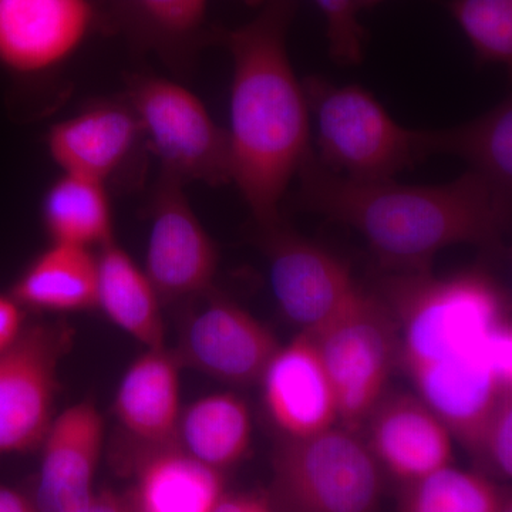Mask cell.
Segmentation results:
<instances>
[{
    "mask_svg": "<svg viewBox=\"0 0 512 512\" xmlns=\"http://www.w3.org/2000/svg\"><path fill=\"white\" fill-rule=\"evenodd\" d=\"M373 456L407 483L450 466L451 433L427 404L409 394L377 404L370 424Z\"/></svg>",
    "mask_w": 512,
    "mask_h": 512,
    "instance_id": "cell-18",
    "label": "cell"
},
{
    "mask_svg": "<svg viewBox=\"0 0 512 512\" xmlns=\"http://www.w3.org/2000/svg\"><path fill=\"white\" fill-rule=\"evenodd\" d=\"M429 156L446 154L466 161L501 201L512 198V100L503 101L477 119L458 126L426 130Z\"/></svg>",
    "mask_w": 512,
    "mask_h": 512,
    "instance_id": "cell-21",
    "label": "cell"
},
{
    "mask_svg": "<svg viewBox=\"0 0 512 512\" xmlns=\"http://www.w3.org/2000/svg\"><path fill=\"white\" fill-rule=\"evenodd\" d=\"M184 188L183 181L161 173L151 198L144 272L165 298L205 291L217 274V247L192 210Z\"/></svg>",
    "mask_w": 512,
    "mask_h": 512,
    "instance_id": "cell-12",
    "label": "cell"
},
{
    "mask_svg": "<svg viewBox=\"0 0 512 512\" xmlns=\"http://www.w3.org/2000/svg\"><path fill=\"white\" fill-rule=\"evenodd\" d=\"M390 284L403 320L407 369L480 352L508 320L503 291L483 271L441 279L410 272Z\"/></svg>",
    "mask_w": 512,
    "mask_h": 512,
    "instance_id": "cell-4",
    "label": "cell"
},
{
    "mask_svg": "<svg viewBox=\"0 0 512 512\" xmlns=\"http://www.w3.org/2000/svg\"><path fill=\"white\" fill-rule=\"evenodd\" d=\"M261 380L266 409L291 439L328 430L339 419L332 382L305 332L279 348Z\"/></svg>",
    "mask_w": 512,
    "mask_h": 512,
    "instance_id": "cell-16",
    "label": "cell"
},
{
    "mask_svg": "<svg viewBox=\"0 0 512 512\" xmlns=\"http://www.w3.org/2000/svg\"><path fill=\"white\" fill-rule=\"evenodd\" d=\"M22 332V312L12 296L0 295V353L8 349Z\"/></svg>",
    "mask_w": 512,
    "mask_h": 512,
    "instance_id": "cell-30",
    "label": "cell"
},
{
    "mask_svg": "<svg viewBox=\"0 0 512 512\" xmlns=\"http://www.w3.org/2000/svg\"><path fill=\"white\" fill-rule=\"evenodd\" d=\"M500 512H512V505H511L510 498H508V500L505 501L503 510H501Z\"/></svg>",
    "mask_w": 512,
    "mask_h": 512,
    "instance_id": "cell-36",
    "label": "cell"
},
{
    "mask_svg": "<svg viewBox=\"0 0 512 512\" xmlns=\"http://www.w3.org/2000/svg\"><path fill=\"white\" fill-rule=\"evenodd\" d=\"M20 306L73 312L96 306L97 255L92 249L53 244L28 266L12 289Z\"/></svg>",
    "mask_w": 512,
    "mask_h": 512,
    "instance_id": "cell-22",
    "label": "cell"
},
{
    "mask_svg": "<svg viewBox=\"0 0 512 512\" xmlns=\"http://www.w3.org/2000/svg\"><path fill=\"white\" fill-rule=\"evenodd\" d=\"M275 484L299 512H373L382 480L376 457L346 430L288 439L275 456Z\"/></svg>",
    "mask_w": 512,
    "mask_h": 512,
    "instance_id": "cell-6",
    "label": "cell"
},
{
    "mask_svg": "<svg viewBox=\"0 0 512 512\" xmlns=\"http://www.w3.org/2000/svg\"><path fill=\"white\" fill-rule=\"evenodd\" d=\"M211 512H272L269 505L255 497H222Z\"/></svg>",
    "mask_w": 512,
    "mask_h": 512,
    "instance_id": "cell-31",
    "label": "cell"
},
{
    "mask_svg": "<svg viewBox=\"0 0 512 512\" xmlns=\"http://www.w3.org/2000/svg\"><path fill=\"white\" fill-rule=\"evenodd\" d=\"M221 498L220 471L185 451H168L141 470L136 512H211Z\"/></svg>",
    "mask_w": 512,
    "mask_h": 512,
    "instance_id": "cell-24",
    "label": "cell"
},
{
    "mask_svg": "<svg viewBox=\"0 0 512 512\" xmlns=\"http://www.w3.org/2000/svg\"><path fill=\"white\" fill-rule=\"evenodd\" d=\"M185 453L205 466L238 463L251 443L252 423L247 404L231 393L212 394L192 403L178 421Z\"/></svg>",
    "mask_w": 512,
    "mask_h": 512,
    "instance_id": "cell-25",
    "label": "cell"
},
{
    "mask_svg": "<svg viewBox=\"0 0 512 512\" xmlns=\"http://www.w3.org/2000/svg\"><path fill=\"white\" fill-rule=\"evenodd\" d=\"M407 370L427 407L464 446L478 451L491 414L512 390L510 320L481 352Z\"/></svg>",
    "mask_w": 512,
    "mask_h": 512,
    "instance_id": "cell-8",
    "label": "cell"
},
{
    "mask_svg": "<svg viewBox=\"0 0 512 512\" xmlns=\"http://www.w3.org/2000/svg\"><path fill=\"white\" fill-rule=\"evenodd\" d=\"M180 360L164 349L138 357L121 380L117 416L138 439L164 444L174 439L180 421Z\"/></svg>",
    "mask_w": 512,
    "mask_h": 512,
    "instance_id": "cell-19",
    "label": "cell"
},
{
    "mask_svg": "<svg viewBox=\"0 0 512 512\" xmlns=\"http://www.w3.org/2000/svg\"><path fill=\"white\" fill-rule=\"evenodd\" d=\"M274 333L247 311L215 301L185 326L177 359L205 375L232 384H251L278 352Z\"/></svg>",
    "mask_w": 512,
    "mask_h": 512,
    "instance_id": "cell-13",
    "label": "cell"
},
{
    "mask_svg": "<svg viewBox=\"0 0 512 512\" xmlns=\"http://www.w3.org/2000/svg\"><path fill=\"white\" fill-rule=\"evenodd\" d=\"M0 512H39V510L18 491L0 487Z\"/></svg>",
    "mask_w": 512,
    "mask_h": 512,
    "instance_id": "cell-33",
    "label": "cell"
},
{
    "mask_svg": "<svg viewBox=\"0 0 512 512\" xmlns=\"http://www.w3.org/2000/svg\"><path fill=\"white\" fill-rule=\"evenodd\" d=\"M242 2L247 3V5L252 6V8H259V6L264 3V0H242Z\"/></svg>",
    "mask_w": 512,
    "mask_h": 512,
    "instance_id": "cell-35",
    "label": "cell"
},
{
    "mask_svg": "<svg viewBox=\"0 0 512 512\" xmlns=\"http://www.w3.org/2000/svg\"><path fill=\"white\" fill-rule=\"evenodd\" d=\"M305 333L332 382L339 419L359 426L382 402L393 366L396 343L386 309L362 291L328 322Z\"/></svg>",
    "mask_w": 512,
    "mask_h": 512,
    "instance_id": "cell-7",
    "label": "cell"
},
{
    "mask_svg": "<svg viewBox=\"0 0 512 512\" xmlns=\"http://www.w3.org/2000/svg\"><path fill=\"white\" fill-rule=\"evenodd\" d=\"M79 512H127L126 505L111 491L94 494L92 500Z\"/></svg>",
    "mask_w": 512,
    "mask_h": 512,
    "instance_id": "cell-32",
    "label": "cell"
},
{
    "mask_svg": "<svg viewBox=\"0 0 512 512\" xmlns=\"http://www.w3.org/2000/svg\"><path fill=\"white\" fill-rule=\"evenodd\" d=\"M293 201L302 210L355 229L386 268L426 271L431 259L460 244L500 247L511 205L468 170L450 183H360L332 173L315 153L303 161Z\"/></svg>",
    "mask_w": 512,
    "mask_h": 512,
    "instance_id": "cell-2",
    "label": "cell"
},
{
    "mask_svg": "<svg viewBox=\"0 0 512 512\" xmlns=\"http://www.w3.org/2000/svg\"><path fill=\"white\" fill-rule=\"evenodd\" d=\"M124 99L130 104L148 150L161 173L210 187L231 184L228 133L190 89L150 73L130 74Z\"/></svg>",
    "mask_w": 512,
    "mask_h": 512,
    "instance_id": "cell-5",
    "label": "cell"
},
{
    "mask_svg": "<svg viewBox=\"0 0 512 512\" xmlns=\"http://www.w3.org/2000/svg\"><path fill=\"white\" fill-rule=\"evenodd\" d=\"M326 23L330 59L342 67H355L366 55L367 30L359 19L357 0H313Z\"/></svg>",
    "mask_w": 512,
    "mask_h": 512,
    "instance_id": "cell-28",
    "label": "cell"
},
{
    "mask_svg": "<svg viewBox=\"0 0 512 512\" xmlns=\"http://www.w3.org/2000/svg\"><path fill=\"white\" fill-rule=\"evenodd\" d=\"M111 26L131 45L151 52L178 73L191 70L204 47L215 45L208 0H106Z\"/></svg>",
    "mask_w": 512,
    "mask_h": 512,
    "instance_id": "cell-17",
    "label": "cell"
},
{
    "mask_svg": "<svg viewBox=\"0 0 512 512\" xmlns=\"http://www.w3.org/2000/svg\"><path fill=\"white\" fill-rule=\"evenodd\" d=\"M500 476L512 474V394L507 393L495 407L485 426L480 450Z\"/></svg>",
    "mask_w": 512,
    "mask_h": 512,
    "instance_id": "cell-29",
    "label": "cell"
},
{
    "mask_svg": "<svg viewBox=\"0 0 512 512\" xmlns=\"http://www.w3.org/2000/svg\"><path fill=\"white\" fill-rule=\"evenodd\" d=\"M261 238L276 302L303 332L318 329L363 291L342 259L281 222L261 229Z\"/></svg>",
    "mask_w": 512,
    "mask_h": 512,
    "instance_id": "cell-10",
    "label": "cell"
},
{
    "mask_svg": "<svg viewBox=\"0 0 512 512\" xmlns=\"http://www.w3.org/2000/svg\"><path fill=\"white\" fill-rule=\"evenodd\" d=\"M140 147H146L140 123L124 97L90 104L55 124L47 136V150L62 173L82 175L106 187Z\"/></svg>",
    "mask_w": 512,
    "mask_h": 512,
    "instance_id": "cell-14",
    "label": "cell"
},
{
    "mask_svg": "<svg viewBox=\"0 0 512 512\" xmlns=\"http://www.w3.org/2000/svg\"><path fill=\"white\" fill-rule=\"evenodd\" d=\"M446 8L481 64L512 66V0H447Z\"/></svg>",
    "mask_w": 512,
    "mask_h": 512,
    "instance_id": "cell-27",
    "label": "cell"
},
{
    "mask_svg": "<svg viewBox=\"0 0 512 512\" xmlns=\"http://www.w3.org/2000/svg\"><path fill=\"white\" fill-rule=\"evenodd\" d=\"M103 437V419L89 402L74 404L52 421L42 441L39 512H79L89 504Z\"/></svg>",
    "mask_w": 512,
    "mask_h": 512,
    "instance_id": "cell-15",
    "label": "cell"
},
{
    "mask_svg": "<svg viewBox=\"0 0 512 512\" xmlns=\"http://www.w3.org/2000/svg\"><path fill=\"white\" fill-rule=\"evenodd\" d=\"M409 484L403 512H500L507 501L484 477L450 466Z\"/></svg>",
    "mask_w": 512,
    "mask_h": 512,
    "instance_id": "cell-26",
    "label": "cell"
},
{
    "mask_svg": "<svg viewBox=\"0 0 512 512\" xmlns=\"http://www.w3.org/2000/svg\"><path fill=\"white\" fill-rule=\"evenodd\" d=\"M42 214L53 244L92 249L114 241L109 191L99 181L62 173L43 198Z\"/></svg>",
    "mask_w": 512,
    "mask_h": 512,
    "instance_id": "cell-23",
    "label": "cell"
},
{
    "mask_svg": "<svg viewBox=\"0 0 512 512\" xmlns=\"http://www.w3.org/2000/svg\"><path fill=\"white\" fill-rule=\"evenodd\" d=\"M302 84L315 117L313 153L332 173L360 183L390 181L430 157L426 130L397 123L365 87L322 77Z\"/></svg>",
    "mask_w": 512,
    "mask_h": 512,
    "instance_id": "cell-3",
    "label": "cell"
},
{
    "mask_svg": "<svg viewBox=\"0 0 512 512\" xmlns=\"http://www.w3.org/2000/svg\"><path fill=\"white\" fill-rule=\"evenodd\" d=\"M101 30H113L106 0H0V67L47 76Z\"/></svg>",
    "mask_w": 512,
    "mask_h": 512,
    "instance_id": "cell-9",
    "label": "cell"
},
{
    "mask_svg": "<svg viewBox=\"0 0 512 512\" xmlns=\"http://www.w3.org/2000/svg\"><path fill=\"white\" fill-rule=\"evenodd\" d=\"M299 2L264 0L254 19L215 35L232 60L231 184L261 229L281 222L282 201L313 150L308 100L286 45Z\"/></svg>",
    "mask_w": 512,
    "mask_h": 512,
    "instance_id": "cell-1",
    "label": "cell"
},
{
    "mask_svg": "<svg viewBox=\"0 0 512 512\" xmlns=\"http://www.w3.org/2000/svg\"><path fill=\"white\" fill-rule=\"evenodd\" d=\"M158 296L146 272L120 245L111 241L100 248L96 306L148 350L164 349Z\"/></svg>",
    "mask_w": 512,
    "mask_h": 512,
    "instance_id": "cell-20",
    "label": "cell"
},
{
    "mask_svg": "<svg viewBox=\"0 0 512 512\" xmlns=\"http://www.w3.org/2000/svg\"><path fill=\"white\" fill-rule=\"evenodd\" d=\"M64 342L62 329L35 326L0 353V457L45 439Z\"/></svg>",
    "mask_w": 512,
    "mask_h": 512,
    "instance_id": "cell-11",
    "label": "cell"
},
{
    "mask_svg": "<svg viewBox=\"0 0 512 512\" xmlns=\"http://www.w3.org/2000/svg\"><path fill=\"white\" fill-rule=\"evenodd\" d=\"M383 2L384 0H357V6H359V10H369Z\"/></svg>",
    "mask_w": 512,
    "mask_h": 512,
    "instance_id": "cell-34",
    "label": "cell"
}]
</instances>
